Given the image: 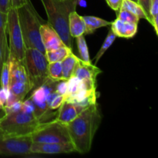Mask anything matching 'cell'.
<instances>
[{
  "instance_id": "obj_34",
  "label": "cell",
  "mask_w": 158,
  "mask_h": 158,
  "mask_svg": "<svg viewBox=\"0 0 158 158\" xmlns=\"http://www.w3.org/2000/svg\"><path fill=\"white\" fill-rule=\"evenodd\" d=\"M138 2L140 6L143 7V10L146 12L147 15L149 18V23H150V15H149V6H150V0H138Z\"/></svg>"
},
{
  "instance_id": "obj_36",
  "label": "cell",
  "mask_w": 158,
  "mask_h": 158,
  "mask_svg": "<svg viewBox=\"0 0 158 158\" xmlns=\"http://www.w3.org/2000/svg\"><path fill=\"white\" fill-rule=\"evenodd\" d=\"M3 63H4V60H3L2 55V51H1V49H0V77H1V73H2V69Z\"/></svg>"
},
{
  "instance_id": "obj_13",
  "label": "cell",
  "mask_w": 158,
  "mask_h": 158,
  "mask_svg": "<svg viewBox=\"0 0 158 158\" xmlns=\"http://www.w3.org/2000/svg\"><path fill=\"white\" fill-rule=\"evenodd\" d=\"M85 108L65 100L59 108L55 120L63 124L72 122Z\"/></svg>"
},
{
  "instance_id": "obj_30",
  "label": "cell",
  "mask_w": 158,
  "mask_h": 158,
  "mask_svg": "<svg viewBox=\"0 0 158 158\" xmlns=\"http://www.w3.org/2000/svg\"><path fill=\"white\" fill-rule=\"evenodd\" d=\"M67 80H62L60 81L57 82L56 86L55 91L58 94L62 96H64L66 97V94H67Z\"/></svg>"
},
{
  "instance_id": "obj_1",
  "label": "cell",
  "mask_w": 158,
  "mask_h": 158,
  "mask_svg": "<svg viewBox=\"0 0 158 158\" xmlns=\"http://www.w3.org/2000/svg\"><path fill=\"white\" fill-rule=\"evenodd\" d=\"M101 120V113L97 103L85 108L72 122L66 124L76 152L84 154L90 151Z\"/></svg>"
},
{
  "instance_id": "obj_26",
  "label": "cell",
  "mask_w": 158,
  "mask_h": 158,
  "mask_svg": "<svg viewBox=\"0 0 158 158\" xmlns=\"http://www.w3.org/2000/svg\"><path fill=\"white\" fill-rule=\"evenodd\" d=\"M67 86L68 89L66 96L75 94V93H77V91H79L80 89H87L86 88V86H85L84 83H83V81L77 77H75V76H72L69 80H67Z\"/></svg>"
},
{
  "instance_id": "obj_21",
  "label": "cell",
  "mask_w": 158,
  "mask_h": 158,
  "mask_svg": "<svg viewBox=\"0 0 158 158\" xmlns=\"http://www.w3.org/2000/svg\"><path fill=\"white\" fill-rule=\"evenodd\" d=\"M116 38H117V36H116L115 34L112 32L111 29H110L106 39L104 40V42H103L101 47H100V50L98 51V52L97 53L96 56L94 57L95 64H97V63H98L99 60H100V59H101V57L103 56V54L106 52V51L107 50V49H109V48L112 46L113 43H114V41H115Z\"/></svg>"
},
{
  "instance_id": "obj_28",
  "label": "cell",
  "mask_w": 158,
  "mask_h": 158,
  "mask_svg": "<svg viewBox=\"0 0 158 158\" xmlns=\"http://www.w3.org/2000/svg\"><path fill=\"white\" fill-rule=\"evenodd\" d=\"M9 64L8 60L4 62L1 73V77H0V86L1 87L9 89Z\"/></svg>"
},
{
  "instance_id": "obj_5",
  "label": "cell",
  "mask_w": 158,
  "mask_h": 158,
  "mask_svg": "<svg viewBox=\"0 0 158 158\" xmlns=\"http://www.w3.org/2000/svg\"><path fill=\"white\" fill-rule=\"evenodd\" d=\"M32 90L44 84L48 80V63L45 53L34 48H26L23 61Z\"/></svg>"
},
{
  "instance_id": "obj_11",
  "label": "cell",
  "mask_w": 158,
  "mask_h": 158,
  "mask_svg": "<svg viewBox=\"0 0 158 158\" xmlns=\"http://www.w3.org/2000/svg\"><path fill=\"white\" fill-rule=\"evenodd\" d=\"M30 153L35 154H58L76 152L73 145L69 143H35L32 142Z\"/></svg>"
},
{
  "instance_id": "obj_25",
  "label": "cell",
  "mask_w": 158,
  "mask_h": 158,
  "mask_svg": "<svg viewBox=\"0 0 158 158\" xmlns=\"http://www.w3.org/2000/svg\"><path fill=\"white\" fill-rule=\"evenodd\" d=\"M150 23L158 34V0H150Z\"/></svg>"
},
{
  "instance_id": "obj_19",
  "label": "cell",
  "mask_w": 158,
  "mask_h": 158,
  "mask_svg": "<svg viewBox=\"0 0 158 158\" xmlns=\"http://www.w3.org/2000/svg\"><path fill=\"white\" fill-rule=\"evenodd\" d=\"M72 52L73 51L71 48L64 45L61 47H59L58 49L50 51H46L45 55H46L48 63H53V62H61L65 57L67 56Z\"/></svg>"
},
{
  "instance_id": "obj_39",
  "label": "cell",
  "mask_w": 158,
  "mask_h": 158,
  "mask_svg": "<svg viewBox=\"0 0 158 158\" xmlns=\"http://www.w3.org/2000/svg\"></svg>"
},
{
  "instance_id": "obj_10",
  "label": "cell",
  "mask_w": 158,
  "mask_h": 158,
  "mask_svg": "<svg viewBox=\"0 0 158 158\" xmlns=\"http://www.w3.org/2000/svg\"><path fill=\"white\" fill-rule=\"evenodd\" d=\"M101 73V69L93 65L92 63H85L79 58L73 76L83 81L88 90H94L97 89V78Z\"/></svg>"
},
{
  "instance_id": "obj_12",
  "label": "cell",
  "mask_w": 158,
  "mask_h": 158,
  "mask_svg": "<svg viewBox=\"0 0 158 158\" xmlns=\"http://www.w3.org/2000/svg\"><path fill=\"white\" fill-rule=\"evenodd\" d=\"M40 37L46 51L53 50L65 45L56 31L47 23L40 26Z\"/></svg>"
},
{
  "instance_id": "obj_23",
  "label": "cell",
  "mask_w": 158,
  "mask_h": 158,
  "mask_svg": "<svg viewBox=\"0 0 158 158\" xmlns=\"http://www.w3.org/2000/svg\"><path fill=\"white\" fill-rule=\"evenodd\" d=\"M48 76L49 78L54 81H60L63 80L61 62H53L48 64Z\"/></svg>"
},
{
  "instance_id": "obj_8",
  "label": "cell",
  "mask_w": 158,
  "mask_h": 158,
  "mask_svg": "<svg viewBox=\"0 0 158 158\" xmlns=\"http://www.w3.org/2000/svg\"><path fill=\"white\" fill-rule=\"evenodd\" d=\"M7 32L9 35V56L23 62L26 46L19 26L16 9L11 8L7 12Z\"/></svg>"
},
{
  "instance_id": "obj_32",
  "label": "cell",
  "mask_w": 158,
  "mask_h": 158,
  "mask_svg": "<svg viewBox=\"0 0 158 158\" xmlns=\"http://www.w3.org/2000/svg\"><path fill=\"white\" fill-rule=\"evenodd\" d=\"M108 6L115 12H118L121 8L123 0H106Z\"/></svg>"
},
{
  "instance_id": "obj_2",
  "label": "cell",
  "mask_w": 158,
  "mask_h": 158,
  "mask_svg": "<svg viewBox=\"0 0 158 158\" xmlns=\"http://www.w3.org/2000/svg\"><path fill=\"white\" fill-rule=\"evenodd\" d=\"M48 17V24L57 32L66 46L73 49V37L68 26L69 15L76 11L77 0H41Z\"/></svg>"
},
{
  "instance_id": "obj_18",
  "label": "cell",
  "mask_w": 158,
  "mask_h": 158,
  "mask_svg": "<svg viewBox=\"0 0 158 158\" xmlns=\"http://www.w3.org/2000/svg\"><path fill=\"white\" fill-rule=\"evenodd\" d=\"M86 23V32L85 35H89L93 34L97 29L101 27H105L110 25V22L106 21L99 17L94 16V15H86L83 16Z\"/></svg>"
},
{
  "instance_id": "obj_7",
  "label": "cell",
  "mask_w": 158,
  "mask_h": 158,
  "mask_svg": "<svg viewBox=\"0 0 158 158\" xmlns=\"http://www.w3.org/2000/svg\"><path fill=\"white\" fill-rule=\"evenodd\" d=\"M32 142L35 143H69V133L66 125L55 119L51 121L42 122L31 134Z\"/></svg>"
},
{
  "instance_id": "obj_35",
  "label": "cell",
  "mask_w": 158,
  "mask_h": 158,
  "mask_svg": "<svg viewBox=\"0 0 158 158\" xmlns=\"http://www.w3.org/2000/svg\"><path fill=\"white\" fill-rule=\"evenodd\" d=\"M30 0H11V6L13 9H17L27 3Z\"/></svg>"
},
{
  "instance_id": "obj_20",
  "label": "cell",
  "mask_w": 158,
  "mask_h": 158,
  "mask_svg": "<svg viewBox=\"0 0 158 158\" xmlns=\"http://www.w3.org/2000/svg\"><path fill=\"white\" fill-rule=\"evenodd\" d=\"M120 9H126V10L132 12L133 14L137 15L140 19H144L149 21V18L147 15L146 12L143 10V7L138 2L131 1V0H123Z\"/></svg>"
},
{
  "instance_id": "obj_27",
  "label": "cell",
  "mask_w": 158,
  "mask_h": 158,
  "mask_svg": "<svg viewBox=\"0 0 158 158\" xmlns=\"http://www.w3.org/2000/svg\"><path fill=\"white\" fill-rule=\"evenodd\" d=\"M117 18L120 19L122 21L130 23H135V24H138L139 20H140V19L137 15L123 9H120L117 12Z\"/></svg>"
},
{
  "instance_id": "obj_14",
  "label": "cell",
  "mask_w": 158,
  "mask_h": 158,
  "mask_svg": "<svg viewBox=\"0 0 158 158\" xmlns=\"http://www.w3.org/2000/svg\"><path fill=\"white\" fill-rule=\"evenodd\" d=\"M110 25V29L116 36L121 38H133L137 34L138 29V24L127 23L118 18L113 21Z\"/></svg>"
},
{
  "instance_id": "obj_9",
  "label": "cell",
  "mask_w": 158,
  "mask_h": 158,
  "mask_svg": "<svg viewBox=\"0 0 158 158\" xmlns=\"http://www.w3.org/2000/svg\"><path fill=\"white\" fill-rule=\"evenodd\" d=\"M30 136L12 137L0 130V156L26 155L30 154Z\"/></svg>"
},
{
  "instance_id": "obj_3",
  "label": "cell",
  "mask_w": 158,
  "mask_h": 158,
  "mask_svg": "<svg viewBox=\"0 0 158 158\" xmlns=\"http://www.w3.org/2000/svg\"><path fill=\"white\" fill-rule=\"evenodd\" d=\"M16 10L26 48H34L45 53L46 50L40 37V26L45 22L31 1L17 8Z\"/></svg>"
},
{
  "instance_id": "obj_15",
  "label": "cell",
  "mask_w": 158,
  "mask_h": 158,
  "mask_svg": "<svg viewBox=\"0 0 158 158\" xmlns=\"http://www.w3.org/2000/svg\"><path fill=\"white\" fill-rule=\"evenodd\" d=\"M68 26L70 35L73 38H77L80 35H85L86 32V23L83 17L79 15L77 11L70 12L69 15Z\"/></svg>"
},
{
  "instance_id": "obj_24",
  "label": "cell",
  "mask_w": 158,
  "mask_h": 158,
  "mask_svg": "<svg viewBox=\"0 0 158 158\" xmlns=\"http://www.w3.org/2000/svg\"><path fill=\"white\" fill-rule=\"evenodd\" d=\"M65 101L64 96L60 95L56 91H52L49 94L46 100L48 107L50 110H56L60 107L63 102Z\"/></svg>"
},
{
  "instance_id": "obj_16",
  "label": "cell",
  "mask_w": 158,
  "mask_h": 158,
  "mask_svg": "<svg viewBox=\"0 0 158 158\" xmlns=\"http://www.w3.org/2000/svg\"><path fill=\"white\" fill-rule=\"evenodd\" d=\"M0 49L4 62L9 57V45L7 40V13L0 11Z\"/></svg>"
},
{
  "instance_id": "obj_33",
  "label": "cell",
  "mask_w": 158,
  "mask_h": 158,
  "mask_svg": "<svg viewBox=\"0 0 158 158\" xmlns=\"http://www.w3.org/2000/svg\"><path fill=\"white\" fill-rule=\"evenodd\" d=\"M11 6V0H0V11L3 13H7Z\"/></svg>"
},
{
  "instance_id": "obj_31",
  "label": "cell",
  "mask_w": 158,
  "mask_h": 158,
  "mask_svg": "<svg viewBox=\"0 0 158 158\" xmlns=\"http://www.w3.org/2000/svg\"><path fill=\"white\" fill-rule=\"evenodd\" d=\"M9 89L0 86V110L3 111L5 106H6V100H7L8 95H9ZM4 113V112H3Z\"/></svg>"
},
{
  "instance_id": "obj_37",
  "label": "cell",
  "mask_w": 158,
  "mask_h": 158,
  "mask_svg": "<svg viewBox=\"0 0 158 158\" xmlns=\"http://www.w3.org/2000/svg\"><path fill=\"white\" fill-rule=\"evenodd\" d=\"M77 5L82 6V7H86L87 3H86L85 0H77Z\"/></svg>"
},
{
  "instance_id": "obj_29",
  "label": "cell",
  "mask_w": 158,
  "mask_h": 158,
  "mask_svg": "<svg viewBox=\"0 0 158 158\" xmlns=\"http://www.w3.org/2000/svg\"><path fill=\"white\" fill-rule=\"evenodd\" d=\"M21 110L23 112L26 113V114H34V112H35V105H34L33 102L31 100L30 97L27 99V100H23V103H22Z\"/></svg>"
},
{
  "instance_id": "obj_38",
  "label": "cell",
  "mask_w": 158,
  "mask_h": 158,
  "mask_svg": "<svg viewBox=\"0 0 158 158\" xmlns=\"http://www.w3.org/2000/svg\"><path fill=\"white\" fill-rule=\"evenodd\" d=\"M131 1H134V2H138V0H131Z\"/></svg>"
},
{
  "instance_id": "obj_4",
  "label": "cell",
  "mask_w": 158,
  "mask_h": 158,
  "mask_svg": "<svg viewBox=\"0 0 158 158\" xmlns=\"http://www.w3.org/2000/svg\"><path fill=\"white\" fill-rule=\"evenodd\" d=\"M41 123L34 114H26L20 110L0 117V130L12 137H26L30 136Z\"/></svg>"
},
{
  "instance_id": "obj_17",
  "label": "cell",
  "mask_w": 158,
  "mask_h": 158,
  "mask_svg": "<svg viewBox=\"0 0 158 158\" xmlns=\"http://www.w3.org/2000/svg\"><path fill=\"white\" fill-rule=\"evenodd\" d=\"M79 58L73 53L70 52L67 56L65 57L61 61L62 72H63V80H67L73 76L74 71L78 63Z\"/></svg>"
},
{
  "instance_id": "obj_6",
  "label": "cell",
  "mask_w": 158,
  "mask_h": 158,
  "mask_svg": "<svg viewBox=\"0 0 158 158\" xmlns=\"http://www.w3.org/2000/svg\"><path fill=\"white\" fill-rule=\"evenodd\" d=\"M9 64V90L19 100L23 101L27 94L32 90L26 68L22 61L8 57Z\"/></svg>"
},
{
  "instance_id": "obj_22",
  "label": "cell",
  "mask_w": 158,
  "mask_h": 158,
  "mask_svg": "<svg viewBox=\"0 0 158 158\" xmlns=\"http://www.w3.org/2000/svg\"><path fill=\"white\" fill-rule=\"evenodd\" d=\"M77 47H78L79 53H80V60H83L85 63H91L90 58H89V50H88V46L87 44H86V41L84 37V35L77 37Z\"/></svg>"
}]
</instances>
